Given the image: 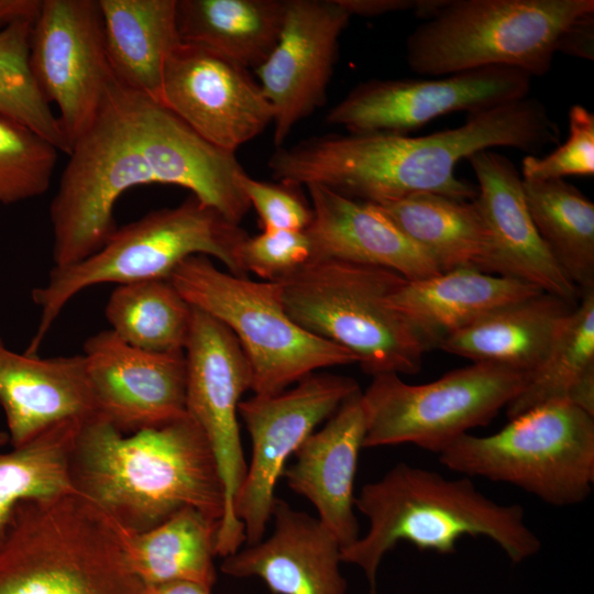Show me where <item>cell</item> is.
Here are the masks:
<instances>
[{
	"label": "cell",
	"mask_w": 594,
	"mask_h": 594,
	"mask_svg": "<svg viewBox=\"0 0 594 594\" xmlns=\"http://www.w3.org/2000/svg\"><path fill=\"white\" fill-rule=\"evenodd\" d=\"M50 206L54 266L77 263L116 231L114 206L127 190L176 185L240 223L250 204L235 153L197 134L161 102L116 78L90 127L73 144Z\"/></svg>",
	"instance_id": "cell-1"
},
{
	"label": "cell",
	"mask_w": 594,
	"mask_h": 594,
	"mask_svg": "<svg viewBox=\"0 0 594 594\" xmlns=\"http://www.w3.org/2000/svg\"><path fill=\"white\" fill-rule=\"evenodd\" d=\"M559 141V125L544 103L526 97L469 113L463 124L422 136H311L277 147L267 165L279 183L321 185L375 205L420 193L473 200L477 189L455 175L461 160L498 146L532 155Z\"/></svg>",
	"instance_id": "cell-2"
},
{
	"label": "cell",
	"mask_w": 594,
	"mask_h": 594,
	"mask_svg": "<svg viewBox=\"0 0 594 594\" xmlns=\"http://www.w3.org/2000/svg\"><path fill=\"white\" fill-rule=\"evenodd\" d=\"M69 477L76 493L130 534L148 530L185 507L220 524L224 515L216 458L188 413L128 435L99 416L84 421Z\"/></svg>",
	"instance_id": "cell-3"
},
{
	"label": "cell",
	"mask_w": 594,
	"mask_h": 594,
	"mask_svg": "<svg viewBox=\"0 0 594 594\" xmlns=\"http://www.w3.org/2000/svg\"><path fill=\"white\" fill-rule=\"evenodd\" d=\"M369 520V530L341 549V561L359 566L377 594L383 558L398 542L418 550L453 554L465 537H486L514 564L536 556L538 536L525 522L520 505H503L482 494L464 476L447 479L438 472L398 463L380 480L365 484L354 501Z\"/></svg>",
	"instance_id": "cell-4"
},
{
	"label": "cell",
	"mask_w": 594,
	"mask_h": 594,
	"mask_svg": "<svg viewBox=\"0 0 594 594\" xmlns=\"http://www.w3.org/2000/svg\"><path fill=\"white\" fill-rule=\"evenodd\" d=\"M124 531L76 492L21 502L0 543V594H145Z\"/></svg>",
	"instance_id": "cell-5"
},
{
	"label": "cell",
	"mask_w": 594,
	"mask_h": 594,
	"mask_svg": "<svg viewBox=\"0 0 594 594\" xmlns=\"http://www.w3.org/2000/svg\"><path fill=\"white\" fill-rule=\"evenodd\" d=\"M248 237L239 224L193 195L178 206L153 210L117 228L98 251L77 263L54 266L46 283L32 290V300L41 316L24 353L37 355L62 310L89 287L168 279L193 255L211 256L229 273L248 276L241 261Z\"/></svg>",
	"instance_id": "cell-6"
},
{
	"label": "cell",
	"mask_w": 594,
	"mask_h": 594,
	"mask_svg": "<svg viewBox=\"0 0 594 594\" xmlns=\"http://www.w3.org/2000/svg\"><path fill=\"white\" fill-rule=\"evenodd\" d=\"M398 273L336 258H314L279 282L288 316L302 329L348 351L367 374H415L428 350L388 302Z\"/></svg>",
	"instance_id": "cell-7"
},
{
	"label": "cell",
	"mask_w": 594,
	"mask_h": 594,
	"mask_svg": "<svg viewBox=\"0 0 594 594\" xmlns=\"http://www.w3.org/2000/svg\"><path fill=\"white\" fill-rule=\"evenodd\" d=\"M594 0H441L406 38L411 72L442 77L490 66L546 75L562 31Z\"/></svg>",
	"instance_id": "cell-8"
},
{
	"label": "cell",
	"mask_w": 594,
	"mask_h": 594,
	"mask_svg": "<svg viewBox=\"0 0 594 594\" xmlns=\"http://www.w3.org/2000/svg\"><path fill=\"white\" fill-rule=\"evenodd\" d=\"M168 279L191 307L232 332L256 395L280 393L323 367L356 363L350 351L309 333L288 316L276 282L221 271L205 255L184 260Z\"/></svg>",
	"instance_id": "cell-9"
},
{
	"label": "cell",
	"mask_w": 594,
	"mask_h": 594,
	"mask_svg": "<svg viewBox=\"0 0 594 594\" xmlns=\"http://www.w3.org/2000/svg\"><path fill=\"white\" fill-rule=\"evenodd\" d=\"M447 469L515 485L553 506L581 504L594 484V416L551 402L488 436L465 433L439 454Z\"/></svg>",
	"instance_id": "cell-10"
},
{
	"label": "cell",
	"mask_w": 594,
	"mask_h": 594,
	"mask_svg": "<svg viewBox=\"0 0 594 594\" xmlns=\"http://www.w3.org/2000/svg\"><path fill=\"white\" fill-rule=\"evenodd\" d=\"M528 378L485 363H472L420 385L405 383L395 373L375 375L362 392L363 448L411 443L439 454L472 428L487 425Z\"/></svg>",
	"instance_id": "cell-11"
},
{
	"label": "cell",
	"mask_w": 594,
	"mask_h": 594,
	"mask_svg": "<svg viewBox=\"0 0 594 594\" xmlns=\"http://www.w3.org/2000/svg\"><path fill=\"white\" fill-rule=\"evenodd\" d=\"M186 410L204 431L216 458L224 488V515L216 554L222 558L245 542L233 503L246 472L238 408L251 389L249 362L238 340L221 322L193 307L185 346Z\"/></svg>",
	"instance_id": "cell-12"
},
{
	"label": "cell",
	"mask_w": 594,
	"mask_h": 594,
	"mask_svg": "<svg viewBox=\"0 0 594 594\" xmlns=\"http://www.w3.org/2000/svg\"><path fill=\"white\" fill-rule=\"evenodd\" d=\"M360 391L355 380L311 373L289 389L241 400L238 413L251 439V460L233 503L248 546L260 542L272 518L275 485L286 461L315 428Z\"/></svg>",
	"instance_id": "cell-13"
},
{
	"label": "cell",
	"mask_w": 594,
	"mask_h": 594,
	"mask_svg": "<svg viewBox=\"0 0 594 594\" xmlns=\"http://www.w3.org/2000/svg\"><path fill=\"white\" fill-rule=\"evenodd\" d=\"M531 78L518 68L490 66L432 79H371L353 87L326 121L348 133L406 134L444 114L526 98Z\"/></svg>",
	"instance_id": "cell-14"
},
{
	"label": "cell",
	"mask_w": 594,
	"mask_h": 594,
	"mask_svg": "<svg viewBox=\"0 0 594 594\" xmlns=\"http://www.w3.org/2000/svg\"><path fill=\"white\" fill-rule=\"evenodd\" d=\"M40 90L59 110L72 147L94 122L113 80L98 0H43L30 40Z\"/></svg>",
	"instance_id": "cell-15"
},
{
	"label": "cell",
	"mask_w": 594,
	"mask_h": 594,
	"mask_svg": "<svg viewBox=\"0 0 594 594\" xmlns=\"http://www.w3.org/2000/svg\"><path fill=\"white\" fill-rule=\"evenodd\" d=\"M161 103L202 139L233 153L274 118L249 69L183 42L165 64Z\"/></svg>",
	"instance_id": "cell-16"
},
{
	"label": "cell",
	"mask_w": 594,
	"mask_h": 594,
	"mask_svg": "<svg viewBox=\"0 0 594 594\" xmlns=\"http://www.w3.org/2000/svg\"><path fill=\"white\" fill-rule=\"evenodd\" d=\"M350 15L337 0H288L279 38L255 69L272 106L277 147L296 124L324 105L338 58L339 38Z\"/></svg>",
	"instance_id": "cell-17"
},
{
	"label": "cell",
	"mask_w": 594,
	"mask_h": 594,
	"mask_svg": "<svg viewBox=\"0 0 594 594\" xmlns=\"http://www.w3.org/2000/svg\"><path fill=\"white\" fill-rule=\"evenodd\" d=\"M82 355L97 415L120 432L161 426L187 414L185 351L141 350L109 329L88 338Z\"/></svg>",
	"instance_id": "cell-18"
},
{
	"label": "cell",
	"mask_w": 594,
	"mask_h": 594,
	"mask_svg": "<svg viewBox=\"0 0 594 594\" xmlns=\"http://www.w3.org/2000/svg\"><path fill=\"white\" fill-rule=\"evenodd\" d=\"M468 161L477 179L474 201L487 232L484 273L530 284L573 306L581 294L539 235L515 164L491 150Z\"/></svg>",
	"instance_id": "cell-19"
},
{
	"label": "cell",
	"mask_w": 594,
	"mask_h": 594,
	"mask_svg": "<svg viewBox=\"0 0 594 594\" xmlns=\"http://www.w3.org/2000/svg\"><path fill=\"white\" fill-rule=\"evenodd\" d=\"M272 518V536L226 557L221 571L258 578L274 594H345L341 547L320 520L277 497Z\"/></svg>",
	"instance_id": "cell-20"
},
{
	"label": "cell",
	"mask_w": 594,
	"mask_h": 594,
	"mask_svg": "<svg viewBox=\"0 0 594 594\" xmlns=\"http://www.w3.org/2000/svg\"><path fill=\"white\" fill-rule=\"evenodd\" d=\"M362 391L346 398L295 452V462L283 477L296 494L317 509L318 519L338 540L341 549L360 537L354 513V477L365 437Z\"/></svg>",
	"instance_id": "cell-21"
},
{
	"label": "cell",
	"mask_w": 594,
	"mask_h": 594,
	"mask_svg": "<svg viewBox=\"0 0 594 594\" xmlns=\"http://www.w3.org/2000/svg\"><path fill=\"white\" fill-rule=\"evenodd\" d=\"M0 406L12 448L28 444L61 422L98 416L82 354H20L1 338Z\"/></svg>",
	"instance_id": "cell-22"
},
{
	"label": "cell",
	"mask_w": 594,
	"mask_h": 594,
	"mask_svg": "<svg viewBox=\"0 0 594 594\" xmlns=\"http://www.w3.org/2000/svg\"><path fill=\"white\" fill-rule=\"evenodd\" d=\"M312 219L306 229L314 258H336L394 271L407 280L435 276L439 268L374 204L321 185H306Z\"/></svg>",
	"instance_id": "cell-23"
},
{
	"label": "cell",
	"mask_w": 594,
	"mask_h": 594,
	"mask_svg": "<svg viewBox=\"0 0 594 594\" xmlns=\"http://www.w3.org/2000/svg\"><path fill=\"white\" fill-rule=\"evenodd\" d=\"M541 293L517 279L460 267L424 279H406L388 302L430 350L486 315Z\"/></svg>",
	"instance_id": "cell-24"
},
{
	"label": "cell",
	"mask_w": 594,
	"mask_h": 594,
	"mask_svg": "<svg viewBox=\"0 0 594 594\" xmlns=\"http://www.w3.org/2000/svg\"><path fill=\"white\" fill-rule=\"evenodd\" d=\"M573 307L541 293L486 315L444 338L438 348L530 376L544 362Z\"/></svg>",
	"instance_id": "cell-25"
},
{
	"label": "cell",
	"mask_w": 594,
	"mask_h": 594,
	"mask_svg": "<svg viewBox=\"0 0 594 594\" xmlns=\"http://www.w3.org/2000/svg\"><path fill=\"white\" fill-rule=\"evenodd\" d=\"M108 62L123 86L158 102L165 64L180 44L177 0H98Z\"/></svg>",
	"instance_id": "cell-26"
},
{
	"label": "cell",
	"mask_w": 594,
	"mask_h": 594,
	"mask_svg": "<svg viewBox=\"0 0 594 594\" xmlns=\"http://www.w3.org/2000/svg\"><path fill=\"white\" fill-rule=\"evenodd\" d=\"M287 1L177 0L179 38L255 70L279 38Z\"/></svg>",
	"instance_id": "cell-27"
},
{
	"label": "cell",
	"mask_w": 594,
	"mask_h": 594,
	"mask_svg": "<svg viewBox=\"0 0 594 594\" xmlns=\"http://www.w3.org/2000/svg\"><path fill=\"white\" fill-rule=\"evenodd\" d=\"M376 206L441 273L460 267L484 272L487 232L474 199L420 193Z\"/></svg>",
	"instance_id": "cell-28"
},
{
	"label": "cell",
	"mask_w": 594,
	"mask_h": 594,
	"mask_svg": "<svg viewBox=\"0 0 594 594\" xmlns=\"http://www.w3.org/2000/svg\"><path fill=\"white\" fill-rule=\"evenodd\" d=\"M219 528L220 520L185 507L148 530H123L130 564L145 586L193 582L211 590Z\"/></svg>",
	"instance_id": "cell-29"
},
{
	"label": "cell",
	"mask_w": 594,
	"mask_h": 594,
	"mask_svg": "<svg viewBox=\"0 0 594 594\" xmlns=\"http://www.w3.org/2000/svg\"><path fill=\"white\" fill-rule=\"evenodd\" d=\"M560 400L594 416V288L581 293L544 362L506 406L507 417Z\"/></svg>",
	"instance_id": "cell-30"
},
{
	"label": "cell",
	"mask_w": 594,
	"mask_h": 594,
	"mask_svg": "<svg viewBox=\"0 0 594 594\" xmlns=\"http://www.w3.org/2000/svg\"><path fill=\"white\" fill-rule=\"evenodd\" d=\"M525 200L542 241L580 294L594 288V204L564 179L524 180Z\"/></svg>",
	"instance_id": "cell-31"
},
{
	"label": "cell",
	"mask_w": 594,
	"mask_h": 594,
	"mask_svg": "<svg viewBox=\"0 0 594 594\" xmlns=\"http://www.w3.org/2000/svg\"><path fill=\"white\" fill-rule=\"evenodd\" d=\"M110 330L123 342L150 352H184L193 307L169 279L118 285L106 305Z\"/></svg>",
	"instance_id": "cell-32"
},
{
	"label": "cell",
	"mask_w": 594,
	"mask_h": 594,
	"mask_svg": "<svg viewBox=\"0 0 594 594\" xmlns=\"http://www.w3.org/2000/svg\"><path fill=\"white\" fill-rule=\"evenodd\" d=\"M82 422H61L25 446L0 451V543L21 502L75 492L69 459Z\"/></svg>",
	"instance_id": "cell-33"
},
{
	"label": "cell",
	"mask_w": 594,
	"mask_h": 594,
	"mask_svg": "<svg viewBox=\"0 0 594 594\" xmlns=\"http://www.w3.org/2000/svg\"><path fill=\"white\" fill-rule=\"evenodd\" d=\"M33 24L20 21L0 31V114L26 125L68 155L72 145L31 68Z\"/></svg>",
	"instance_id": "cell-34"
},
{
	"label": "cell",
	"mask_w": 594,
	"mask_h": 594,
	"mask_svg": "<svg viewBox=\"0 0 594 594\" xmlns=\"http://www.w3.org/2000/svg\"><path fill=\"white\" fill-rule=\"evenodd\" d=\"M57 153L42 135L0 114V204L43 195L51 185Z\"/></svg>",
	"instance_id": "cell-35"
},
{
	"label": "cell",
	"mask_w": 594,
	"mask_h": 594,
	"mask_svg": "<svg viewBox=\"0 0 594 594\" xmlns=\"http://www.w3.org/2000/svg\"><path fill=\"white\" fill-rule=\"evenodd\" d=\"M566 141L544 157L526 155L521 164L524 180L564 179L594 175V113L582 105L569 110Z\"/></svg>",
	"instance_id": "cell-36"
},
{
	"label": "cell",
	"mask_w": 594,
	"mask_h": 594,
	"mask_svg": "<svg viewBox=\"0 0 594 594\" xmlns=\"http://www.w3.org/2000/svg\"><path fill=\"white\" fill-rule=\"evenodd\" d=\"M314 260L306 230H262L248 237L241 250L244 272L266 282H279Z\"/></svg>",
	"instance_id": "cell-37"
},
{
	"label": "cell",
	"mask_w": 594,
	"mask_h": 594,
	"mask_svg": "<svg viewBox=\"0 0 594 594\" xmlns=\"http://www.w3.org/2000/svg\"><path fill=\"white\" fill-rule=\"evenodd\" d=\"M238 183L250 207L258 215L262 230H306L312 219L311 207L289 186L250 177L245 170Z\"/></svg>",
	"instance_id": "cell-38"
},
{
	"label": "cell",
	"mask_w": 594,
	"mask_h": 594,
	"mask_svg": "<svg viewBox=\"0 0 594 594\" xmlns=\"http://www.w3.org/2000/svg\"><path fill=\"white\" fill-rule=\"evenodd\" d=\"M557 53L586 61L594 59V11L581 14L562 31Z\"/></svg>",
	"instance_id": "cell-39"
},
{
	"label": "cell",
	"mask_w": 594,
	"mask_h": 594,
	"mask_svg": "<svg viewBox=\"0 0 594 594\" xmlns=\"http://www.w3.org/2000/svg\"><path fill=\"white\" fill-rule=\"evenodd\" d=\"M337 2L350 16H377L406 10L415 12L421 0H337Z\"/></svg>",
	"instance_id": "cell-40"
},
{
	"label": "cell",
	"mask_w": 594,
	"mask_h": 594,
	"mask_svg": "<svg viewBox=\"0 0 594 594\" xmlns=\"http://www.w3.org/2000/svg\"><path fill=\"white\" fill-rule=\"evenodd\" d=\"M43 0H0V31L20 21L35 22Z\"/></svg>",
	"instance_id": "cell-41"
},
{
	"label": "cell",
	"mask_w": 594,
	"mask_h": 594,
	"mask_svg": "<svg viewBox=\"0 0 594 594\" xmlns=\"http://www.w3.org/2000/svg\"><path fill=\"white\" fill-rule=\"evenodd\" d=\"M145 594H211V590L193 582H172L146 586Z\"/></svg>",
	"instance_id": "cell-42"
},
{
	"label": "cell",
	"mask_w": 594,
	"mask_h": 594,
	"mask_svg": "<svg viewBox=\"0 0 594 594\" xmlns=\"http://www.w3.org/2000/svg\"><path fill=\"white\" fill-rule=\"evenodd\" d=\"M9 441V436L7 432L0 431V448Z\"/></svg>",
	"instance_id": "cell-43"
}]
</instances>
